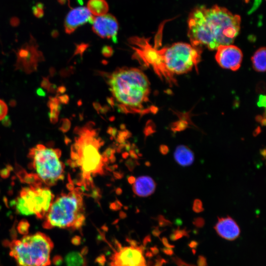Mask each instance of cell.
I'll use <instances>...</instances> for the list:
<instances>
[{
  "label": "cell",
  "mask_w": 266,
  "mask_h": 266,
  "mask_svg": "<svg viewBox=\"0 0 266 266\" xmlns=\"http://www.w3.org/2000/svg\"><path fill=\"white\" fill-rule=\"evenodd\" d=\"M214 229L220 236L229 240H234L240 234L238 226L235 221L229 216L218 218Z\"/></svg>",
  "instance_id": "5bb4252c"
},
{
  "label": "cell",
  "mask_w": 266,
  "mask_h": 266,
  "mask_svg": "<svg viewBox=\"0 0 266 266\" xmlns=\"http://www.w3.org/2000/svg\"><path fill=\"white\" fill-rule=\"evenodd\" d=\"M87 8L94 16H100L107 14L109 7L105 0H89Z\"/></svg>",
  "instance_id": "e0dca14e"
},
{
  "label": "cell",
  "mask_w": 266,
  "mask_h": 266,
  "mask_svg": "<svg viewBox=\"0 0 266 266\" xmlns=\"http://www.w3.org/2000/svg\"><path fill=\"white\" fill-rule=\"evenodd\" d=\"M94 16L87 7H77L70 10L66 16L64 28L66 33L71 34L87 22L92 23Z\"/></svg>",
  "instance_id": "4fadbf2b"
},
{
  "label": "cell",
  "mask_w": 266,
  "mask_h": 266,
  "mask_svg": "<svg viewBox=\"0 0 266 266\" xmlns=\"http://www.w3.org/2000/svg\"><path fill=\"white\" fill-rule=\"evenodd\" d=\"M175 161L182 166L191 165L195 160L193 152L188 146L180 145L176 148L174 153Z\"/></svg>",
  "instance_id": "2e32d148"
},
{
  "label": "cell",
  "mask_w": 266,
  "mask_h": 266,
  "mask_svg": "<svg viewBox=\"0 0 266 266\" xmlns=\"http://www.w3.org/2000/svg\"><path fill=\"white\" fill-rule=\"evenodd\" d=\"M56 88H57V86L55 84H50V85H49L47 89V91L48 93L54 94L55 93Z\"/></svg>",
  "instance_id": "836d02e7"
},
{
  "label": "cell",
  "mask_w": 266,
  "mask_h": 266,
  "mask_svg": "<svg viewBox=\"0 0 266 266\" xmlns=\"http://www.w3.org/2000/svg\"><path fill=\"white\" fill-rule=\"evenodd\" d=\"M59 99L60 101L63 103H66L68 100V97L67 95L60 96Z\"/></svg>",
  "instance_id": "f35d334b"
},
{
  "label": "cell",
  "mask_w": 266,
  "mask_h": 266,
  "mask_svg": "<svg viewBox=\"0 0 266 266\" xmlns=\"http://www.w3.org/2000/svg\"><path fill=\"white\" fill-rule=\"evenodd\" d=\"M169 151L168 148L167 146L162 145L160 146V151L163 154H166Z\"/></svg>",
  "instance_id": "74e56055"
},
{
  "label": "cell",
  "mask_w": 266,
  "mask_h": 266,
  "mask_svg": "<svg viewBox=\"0 0 266 266\" xmlns=\"http://www.w3.org/2000/svg\"><path fill=\"white\" fill-rule=\"evenodd\" d=\"M37 8H39V9H43L44 10V9L45 8V5L44 4L41 2H38L36 3V5H35Z\"/></svg>",
  "instance_id": "ab89813d"
},
{
  "label": "cell",
  "mask_w": 266,
  "mask_h": 266,
  "mask_svg": "<svg viewBox=\"0 0 266 266\" xmlns=\"http://www.w3.org/2000/svg\"><path fill=\"white\" fill-rule=\"evenodd\" d=\"M261 154L265 158L266 157V149L265 148L261 150Z\"/></svg>",
  "instance_id": "7dc6e473"
},
{
  "label": "cell",
  "mask_w": 266,
  "mask_h": 266,
  "mask_svg": "<svg viewBox=\"0 0 266 266\" xmlns=\"http://www.w3.org/2000/svg\"><path fill=\"white\" fill-rule=\"evenodd\" d=\"M32 12L34 16L38 18H42L44 14V11L43 9L37 8L35 6H33L32 8Z\"/></svg>",
  "instance_id": "484cf974"
},
{
  "label": "cell",
  "mask_w": 266,
  "mask_h": 266,
  "mask_svg": "<svg viewBox=\"0 0 266 266\" xmlns=\"http://www.w3.org/2000/svg\"><path fill=\"white\" fill-rule=\"evenodd\" d=\"M62 121L63 123L61 129L63 131H66L69 128V121L66 119H64Z\"/></svg>",
  "instance_id": "4dcf8cb0"
},
{
  "label": "cell",
  "mask_w": 266,
  "mask_h": 266,
  "mask_svg": "<svg viewBox=\"0 0 266 266\" xmlns=\"http://www.w3.org/2000/svg\"><path fill=\"white\" fill-rule=\"evenodd\" d=\"M16 169L17 175L21 182L30 184L33 186H41L42 181L36 174L28 173L22 168L18 167V166Z\"/></svg>",
  "instance_id": "d6986e66"
},
{
  "label": "cell",
  "mask_w": 266,
  "mask_h": 266,
  "mask_svg": "<svg viewBox=\"0 0 266 266\" xmlns=\"http://www.w3.org/2000/svg\"><path fill=\"white\" fill-rule=\"evenodd\" d=\"M193 210L197 213L202 212L203 210L202 203L200 199H195L193 205Z\"/></svg>",
  "instance_id": "d4e9b609"
},
{
  "label": "cell",
  "mask_w": 266,
  "mask_h": 266,
  "mask_svg": "<svg viewBox=\"0 0 266 266\" xmlns=\"http://www.w3.org/2000/svg\"><path fill=\"white\" fill-rule=\"evenodd\" d=\"M47 106L50 108V113L59 115L60 105L58 99L56 97H49Z\"/></svg>",
  "instance_id": "44dd1931"
},
{
  "label": "cell",
  "mask_w": 266,
  "mask_h": 266,
  "mask_svg": "<svg viewBox=\"0 0 266 266\" xmlns=\"http://www.w3.org/2000/svg\"><path fill=\"white\" fill-rule=\"evenodd\" d=\"M156 187V183L151 177L142 176L134 180L133 190L137 196L145 197L152 195Z\"/></svg>",
  "instance_id": "9a60e30c"
},
{
  "label": "cell",
  "mask_w": 266,
  "mask_h": 266,
  "mask_svg": "<svg viewBox=\"0 0 266 266\" xmlns=\"http://www.w3.org/2000/svg\"><path fill=\"white\" fill-rule=\"evenodd\" d=\"M11 168L12 167L10 166H8L6 168L3 169L0 172L1 176L4 178L7 177L10 174Z\"/></svg>",
  "instance_id": "83f0119b"
},
{
  "label": "cell",
  "mask_w": 266,
  "mask_h": 266,
  "mask_svg": "<svg viewBox=\"0 0 266 266\" xmlns=\"http://www.w3.org/2000/svg\"><path fill=\"white\" fill-rule=\"evenodd\" d=\"M66 266H87V263L83 255L78 252H71L65 257Z\"/></svg>",
  "instance_id": "ffe728a7"
},
{
  "label": "cell",
  "mask_w": 266,
  "mask_h": 266,
  "mask_svg": "<svg viewBox=\"0 0 266 266\" xmlns=\"http://www.w3.org/2000/svg\"><path fill=\"white\" fill-rule=\"evenodd\" d=\"M2 124L5 127H9L11 125V121L10 117L8 116H5L2 121Z\"/></svg>",
  "instance_id": "f546056e"
},
{
  "label": "cell",
  "mask_w": 266,
  "mask_h": 266,
  "mask_svg": "<svg viewBox=\"0 0 266 266\" xmlns=\"http://www.w3.org/2000/svg\"><path fill=\"white\" fill-rule=\"evenodd\" d=\"M36 94L39 97H45L46 96L45 92L41 88H38L36 90Z\"/></svg>",
  "instance_id": "8d00e7d4"
},
{
  "label": "cell",
  "mask_w": 266,
  "mask_h": 266,
  "mask_svg": "<svg viewBox=\"0 0 266 266\" xmlns=\"http://www.w3.org/2000/svg\"><path fill=\"white\" fill-rule=\"evenodd\" d=\"M108 84L113 99L121 110L148 112L146 105L149 100L150 84L142 71L135 68L118 69L110 74Z\"/></svg>",
  "instance_id": "7a4b0ae2"
},
{
  "label": "cell",
  "mask_w": 266,
  "mask_h": 266,
  "mask_svg": "<svg viewBox=\"0 0 266 266\" xmlns=\"http://www.w3.org/2000/svg\"><path fill=\"white\" fill-rule=\"evenodd\" d=\"M20 20L17 17H12L10 19V24L13 27H16L19 26L20 24Z\"/></svg>",
  "instance_id": "f1b7e54d"
},
{
  "label": "cell",
  "mask_w": 266,
  "mask_h": 266,
  "mask_svg": "<svg viewBox=\"0 0 266 266\" xmlns=\"http://www.w3.org/2000/svg\"><path fill=\"white\" fill-rule=\"evenodd\" d=\"M51 35L53 38H56L58 36L59 33L57 30H53L51 33Z\"/></svg>",
  "instance_id": "7bdbcfd3"
},
{
  "label": "cell",
  "mask_w": 266,
  "mask_h": 266,
  "mask_svg": "<svg viewBox=\"0 0 266 266\" xmlns=\"http://www.w3.org/2000/svg\"><path fill=\"white\" fill-rule=\"evenodd\" d=\"M261 132V130L260 128H258L256 130L254 131L253 135L254 136H257Z\"/></svg>",
  "instance_id": "f6af8a7d"
},
{
  "label": "cell",
  "mask_w": 266,
  "mask_h": 266,
  "mask_svg": "<svg viewBox=\"0 0 266 266\" xmlns=\"http://www.w3.org/2000/svg\"><path fill=\"white\" fill-rule=\"evenodd\" d=\"M105 257L103 255L100 256L96 259L97 263L100 265H103L105 263Z\"/></svg>",
  "instance_id": "d590c367"
},
{
  "label": "cell",
  "mask_w": 266,
  "mask_h": 266,
  "mask_svg": "<svg viewBox=\"0 0 266 266\" xmlns=\"http://www.w3.org/2000/svg\"><path fill=\"white\" fill-rule=\"evenodd\" d=\"M157 50L158 58L153 69L168 82H175L174 74L190 71L200 61L199 47L184 42H176Z\"/></svg>",
  "instance_id": "277c9868"
},
{
  "label": "cell",
  "mask_w": 266,
  "mask_h": 266,
  "mask_svg": "<svg viewBox=\"0 0 266 266\" xmlns=\"http://www.w3.org/2000/svg\"><path fill=\"white\" fill-rule=\"evenodd\" d=\"M4 246L9 249V254L17 266H49L50 253L53 243L44 233L37 232L27 234L20 239L5 240Z\"/></svg>",
  "instance_id": "8992f818"
},
{
  "label": "cell",
  "mask_w": 266,
  "mask_h": 266,
  "mask_svg": "<svg viewBox=\"0 0 266 266\" xmlns=\"http://www.w3.org/2000/svg\"><path fill=\"white\" fill-rule=\"evenodd\" d=\"M53 261L55 265L59 266L62 263L63 260L60 256H56L54 257Z\"/></svg>",
  "instance_id": "1f68e13d"
},
{
  "label": "cell",
  "mask_w": 266,
  "mask_h": 266,
  "mask_svg": "<svg viewBox=\"0 0 266 266\" xmlns=\"http://www.w3.org/2000/svg\"><path fill=\"white\" fill-rule=\"evenodd\" d=\"M49 72L50 76L53 77L56 73V70H55V68L53 67H50L49 69Z\"/></svg>",
  "instance_id": "b9f144b4"
},
{
  "label": "cell",
  "mask_w": 266,
  "mask_h": 266,
  "mask_svg": "<svg viewBox=\"0 0 266 266\" xmlns=\"http://www.w3.org/2000/svg\"><path fill=\"white\" fill-rule=\"evenodd\" d=\"M188 123L185 122H178L172 124L171 130L173 132H180L184 130L187 127Z\"/></svg>",
  "instance_id": "603a6c76"
},
{
  "label": "cell",
  "mask_w": 266,
  "mask_h": 266,
  "mask_svg": "<svg viewBox=\"0 0 266 266\" xmlns=\"http://www.w3.org/2000/svg\"><path fill=\"white\" fill-rule=\"evenodd\" d=\"M65 89V87L64 86L59 87L57 91V95L64 93L66 91Z\"/></svg>",
  "instance_id": "60d3db41"
},
{
  "label": "cell",
  "mask_w": 266,
  "mask_h": 266,
  "mask_svg": "<svg viewBox=\"0 0 266 266\" xmlns=\"http://www.w3.org/2000/svg\"><path fill=\"white\" fill-rule=\"evenodd\" d=\"M194 224L197 226H202L204 224V220L201 218H197L195 219Z\"/></svg>",
  "instance_id": "d6a6232c"
},
{
  "label": "cell",
  "mask_w": 266,
  "mask_h": 266,
  "mask_svg": "<svg viewBox=\"0 0 266 266\" xmlns=\"http://www.w3.org/2000/svg\"><path fill=\"white\" fill-rule=\"evenodd\" d=\"M266 49L265 47L259 48L251 58L253 68L257 72H262L266 70Z\"/></svg>",
  "instance_id": "ac0fdd59"
},
{
  "label": "cell",
  "mask_w": 266,
  "mask_h": 266,
  "mask_svg": "<svg viewBox=\"0 0 266 266\" xmlns=\"http://www.w3.org/2000/svg\"><path fill=\"white\" fill-rule=\"evenodd\" d=\"M77 133L78 136L71 147L70 164L80 167L83 178L89 181L92 175L103 172L105 161L100 151L101 140L94 130L89 128H82Z\"/></svg>",
  "instance_id": "5b68a950"
},
{
  "label": "cell",
  "mask_w": 266,
  "mask_h": 266,
  "mask_svg": "<svg viewBox=\"0 0 266 266\" xmlns=\"http://www.w3.org/2000/svg\"><path fill=\"white\" fill-rule=\"evenodd\" d=\"M93 32L101 38L117 41L119 24L116 17L111 14L94 16L91 23Z\"/></svg>",
  "instance_id": "8fae6325"
},
{
  "label": "cell",
  "mask_w": 266,
  "mask_h": 266,
  "mask_svg": "<svg viewBox=\"0 0 266 266\" xmlns=\"http://www.w3.org/2000/svg\"><path fill=\"white\" fill-rule=\"evenodd\" d=\"M9 104L11 107H15L16 105V101L14 99H11L9 102Z\"/></svg>",
  "instance_id": "ee69618b"
},
{
  "label": "cell",
  "mask_w": 266,
  "mask_h": 266,
  "mask_svg": "<svg viewBox=\"0 0 266 266\" xmlns=\"http://www.w3.org/2000/svg\"><path fill=\"white\" fill-rule=\"evenodd\" d=\"M49 77H43L42 80L41 82V86L42 88L47 90L49 85H50Z\"/></svg>",
  "instance_id": "4316f807"
},
{
  "label": "cell",
  "mask_w": 266,
  "mask_h": 266,
  "mask_svg": "<svg viewBox=\"0 0 266 266\" xmlns=\"http://www.w3.org/2000/svg\"><path fill=\"white\" fill-rule=\"evenodd\" d=\"M30 51L28 57L22 61L16 62L15 64V69L20 70L27 74H30L36 71L38 64L44 61L42 53L38 49V44L35 38L30 35Z\"/></svg>",
  "instance_id": "7c38bea8"
},
{
  "label": "cell",
  "mask_w": 266,
  "mask_h": 266,
  "mask_svg": "<svg viewBox=\"0 0 266 266\" xmlns=\"http://www.w3.org/2000/svg\"><path fill=\"white\" fill-rule=\"evenodd\" d=\"M8 107L5 102L0 99V120H2L6 115Z\"/></svg>",
  "instance_id": "cb8c5ba5"
},
{
  "label": "cell",
  "mask_w": 266,
  "mask_h": 266,
  "mask_svg": "<svg viewBox=\"0 0 266 266\" xmlns=\"http://www.w3.org/2000/svg\"><path fill=\"white\" fill-rule=\"evenodd\" d=\"M216 50L215 60L221 67L233 71L240 68L243 54L238 47L231 44L220 45Z\"/></svg>",
  "instance_id": "30bf717a"
},
{
  "label": "cell",
  "mask_w": 266,
  "mask_h": 266,
  "mask_svg": "<svg viewBox=\"0 0 266 266\" xmlns=\"http://www.w3.org/2000/svg\"><path fill=\"white\" fill-rule=\"evenodd\" d=\"M59 149L47 147L37 144L30 150L28 157L32 162L30 167L48 186H53L64 178L65 166L60 158Z\"/></svg>",
  "instance_id": "52a82bcc"
},
{
  "label": "cell",
  "mask_w": 266,
  "mask_h": 266,
  "mask_svg": "<svg viewBox=\"0 0 266 266\" xmlns=\"http://www.w3.org/2000/svg\"><path fill=\"white\" fill-rule=\"evenodd\" d=\"M58 2L62 5H64L66 3L67 1H69V0H57Z\"/></svg>",
  "instance_id": "bcb514c9"
},
{
  "label": "cell",
  "mask_w": 266,
  "mask_h": 266,
  "mask_svg": "<svg viewBox=\"0 0 266 266\" xmlns=\"http://www.w3.org/2000/svg\"><path fill=\"white\" fill-rule=\"evenodd\" d=\"M53 200L54 195L49 189L31 185L23 188L11 204L21 215H35L38 219H43Z\"/></svg>",
  "instance_id": "ba28073f"
},
{
  "label": "cell",
  "mask_w": 266,
  "mask_h": 266,
  "mask_svg": "<svg viewBox=\"0 0 266 266\" xmlns=\"http://www.w3.org/2000/svg\"><path fill=\"white\" fill-rule=\"evenodd\" d=\"M42 224L45 229L53 228L80 230L85 217L80 188L72 189L68 193H62L52 202Z\"/></svg>",
  "instance_id": "3957f363"
},
{
  "label": "cell",
  "mask_w": 266,
  "mask_h": 266,
  "mask_svg": "<svg viewBox=\"0 0 266 266\" xmlns=\"http://www.w3.org/2000/svg\"><path fill=\"white\" fill-rule=\"evenodd\" d=\"M30 228L29 223L25 219L21 220L17 226L18 232L24 235L28 234Z\"/></svg>",
  "instance_id": "7402d4cb"
},
{
  "label": "cell",
  "mask_w": 266,
  "mask_h": 266,
  "mask_svg": "<svg viewBox=\"0 0 266 266\" xmlns=\"http://www.w3.org/2000/svg\"><path fill=\"white\" fill-rule=\"evenodd\" d=\"M71 242L74 245H79L81 242V238L78 236H75L72 238Z\"/></svg>",
  "instance_id": "e575fe53"
},
{
  "label": "cell",
  "mask_w": 266,
  "mask_h": 266,
  "mask_svg": "<svg viewBox=\"0 0 266 266\" xmlns=\"http://www.w3.org/2000/svg\"><path fill=\"white\" fill-rule=\"evenodd\" d=\"M187 24L191 45L213 50L233 42L240 30L241 18L224 7L201 5L191 10Z\"/></svg>",
  "instance_id": "6da1fadb"
},
{
  "label": "cell",
  "mask_w": 266,
  "mask_h": 266,
  "mask_svg": "<svg viewBox=\"0 0 266 266\" xmlns=\"http://www.w3.org/2000/svg\"><path fill=\"white\" fill-rule=\"evenodd\" d=\"M110 266H147L141 247H120L112 256Z\"/></svg>",
  "instance_id": "9c48e42d"
}]
</instances>
